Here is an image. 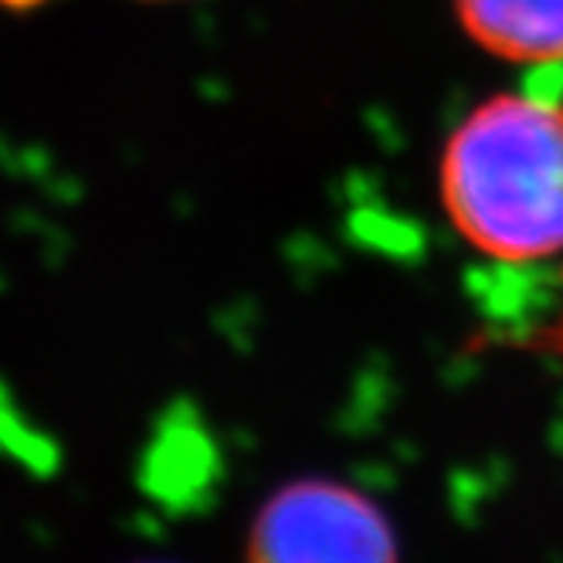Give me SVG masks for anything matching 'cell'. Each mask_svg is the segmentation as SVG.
I'll use <instances>...</instances> for the list:
<instances>
[{
	"mask_svg": "<svg viewBox=\"0 0 563 563\" xmlns=\"http://www.w3.org/2000/svg\"><path fill=\"white\" fill-rule=\"evenodd\" d=\"M438 177L449 221L478 255L530 265L563 252L560 99H486L449 136Z\"/></svg>",
	"mask_w": 563,
	"mask_h": 563,
	"instance_id": "1",
	"label": "cell"
},
{
	"mask_svg": "<svg viewBox=\"0 0 563 563\" xmlns=\"http://www.w3.org/2000/svg\"><path fill=\"white\" fill-rule=\"evenodd\" d=\"M245 563H400L390 516L336 478H292L252 519Z\"/></svg>",
	"mask_w": 563,
	"mask_h": 563,
	"instance_id": "2",
	"label": "cell"
},
{
	"mask_svg": "<svg viewBox=\"0 0 563 563\" xmlns=\"http://www.w3.org/2000/svg\"><path fill=\"white\" fill-rule=\"evenodd\" d=\"M465 34L519 65L563 62V0H452Z\"/></svg>",
	"mask_w": 563,
	"mask_h": 563,
	"instance_id": "3",
	"label": "cell"
},
{
	"mask_svg": "<svg viewBox=\"0 0 563 563\" xmlns=\"http://www.w3.org/2000/svg\"><path fill=\"white\" fill-rule=\"evenodd\" d=\"M533 346H537V350H547V353H553V356H563V302H560V312H556L553 323L543 327V330L533 336Z\"/></svg>",
	"mask_w": 563,
	"mask_h": 563,
	"instance_id": "4",
	"label": "cell"
},
{
	"mask_svg": "<svg viewBox=\"0 0 563 563\" xmlns=\"http://www.w3.org/2000/svg\"><path fill=\"white\" fill-rule=\"evenodd\" d=\"M533 92H540V96H550V99H560V102H563V62H556V65H543L540 82H537V89H533Z\"/></svg>",
	"mask_w": 563,
	"mask_h": 563,
	"instance_id": "5",
	"label": "cell"
},
{
	"mask_svg": "<svg viewBox=\"0 0 563 563\" xmlns=\"http://www.w3.org/2000/svg\"><path fill=\"white\" fill-rule=\"evenodd\" d=\"M48 0H0V11H11V14H27V11H37L45 8Z\"/></svg>",
	"mask_w": 563,
	"mask_h": 563,
	"instance_id": "6",
	"label": "cell"
}]
</instances>
